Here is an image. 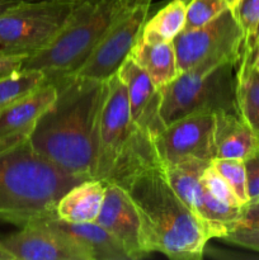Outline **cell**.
I'll list each match as a JSON object with an SVG mask.
<instances>
[{
  "instance_id": "obj_1",
  "label": "cell",
  "mask_w": 259,
  "mask_h": 260,
  "mask_svg": "<svg viewBox=\"0 0 259 260\" xmlns=\"http://www.w3.org/2000/svg\"><path fill=\"white\" fill-rule=\"evenodd\" d=\"M52 83L57 96L33 129L30 145L66 173L94 178L96 129L107 81L70 75Z\"/></svg>"
},
{
  "instance_id": "obj_2",
  "label": "cell",
  "mask_w": 259,
  "mask_h": 260,
  "mask_svg": "<svg viewBox=\"0 0 259 260\" xmlns=\"http://www.w3.org/2000/svg\"><path fill=\"white\" fill-rule=\"evenodd\" d=\"M136 205L151 253L174 260H198L211 236L178 197L159 161L139 164L117 180Z\"/></svg>"
},
{
  "instance_id": "obj_3",
  "label": "cell",
  "mask_w": 259,
  "mask_h": 260,
  "mask_svg": "<svg viewBox=\"0 0 259 260\" xmlns=\"http://www.w3.org/2000/svg\"><path fill=\"white\" fill-rule=\"evenodd\" d=\"M81 180L41 156L29 140L0 144V222L23 228L56 218L60 198Z\"/></svg>"
},
{
  "instance_id": "obj_4",
  "label": "cell",
  "mask_w": 259,
  "mask_h": 260,
  "mask_svg": "<svg viewBox=\"0 0 259 260\" xmlns=\"http://www.w3.org/2000/svg\"><path fill=\"white\" fill-rule=\"evenodd\" d=\"M159 161L154 141L134 124L127 89L118 74L107 80L96 129V165L94 178L116 183L139 164Z\"/></svg>"
},
{
  "instance_id": "obj_5",
  "label": "cell",
  "mask_w": 259,
  "mask_h": 260,
  "mask_svg": "<svg viewBox=\"0 0 259 260\" xmlns=\"http://www.w3.org/2000/svg\"><path fill=\"white\" fill-rule=\"evenodd\" d=\"M123 0H76L74 10L55 37L30 53L23 69L42 71L46 81L74 75L95 48Z\"/></svg>"
},
{
  "instance_id": "obj_6",
  "label": "cell",
  "mask_w": 259,
  "mask_h": 260,
  "mask_svg": "<svg viewBox=\"0 0 259 260\" xmlns=\"http://www.w3.org/2000/svg\"><path fill=\"white\" fill-rule=\"evenodd\" d=\"M236 66L229 62L210 71H183L174 80L159 88L165 126L197 112L239 113Z\"/></svg>"
},
{
  "instance_id": "obj_7",
  "label": "cell",
  "mask_w": 259,
  "mask_h": 260,
  "mask_svg": "<svg viewBox=\"0 0 259 260\" xmlns=\"http://www.w3.org/2000/svg\"><path fill=\"white\" fill-rule=\"evenodd\" d=\"M76 0H18L0 12V48L30 53L45 47L61 29Z\"/></svg>"
},
{
  "instance_id": "obj_8",
  "label": "cell",
  "mask_w": 259,
  "mask_h": 260,
  "mask_svg": "<svg viewBox=\"0 0 259 260\" xmlns=\"http://www.w3.org/2000/svg\"><path fill=\"white\" fill-rule=\"evenodd\" d=\"M179 74L188 70L210 71L223 63L238 65L244 46V35L228 8L202 27L184 29L173 40Z\"/></svg>"
},
{
  "instance_id": "obj_9",
  "label": "cell",
  "mask_w": 259,
  "mask_h": 260,
  "mask_svg": "<svg viewBox=\"0 0 259 260\" xmlns=\"http://www.w3.org/2000/svg\"><path fill=\"white\" fill-rule=\"evenodd\" d=\"M151 2L123 0L108 29L74 75L101 81H107L116 75L141 36Z\"/></svg>"
},
{
  "instance_id": "obj_10",
  "label": "cell",
  "mask_w": 259,
  "mask_h": 260,
  "mask_svg": "<svg viewBox=\"0 0 259 260\" xmlns=\"http://www.w3.org/2000/svg\"><path fill=\"white\" fill-rule=\"evenodd\" d=\"M216 114L197 112L167 124L154 140V147L163 167L185 160L211 162L216 157Z\"/></svg>"
},
{
  "instance_id": "obj_11",
  "label": "cell",
  "mask_w": 259,
  "mask_h": 260,
  "mask_svg": "<svg viewBox=\"0 0 259 260\" xmlns=\"http://www.w3.org/2000/svg\"><path fill=\"white\" fill-rule=\"evenodd\" d=\"M52 220L19 228L0 239V244L14 260H93L86 246Z\"/></svg>"
},
{
  "instance_id": "obj_12",
  "label": "cell",
  "mask_w": 259,
  "mask_h": 260,
  "mask_svg": "<svg viewBox=\"0 0 259 260\" xmlns=\"http://www.w3.org/2000/svg\"><path fill=\"white\" fill-rule=\"evenodd\" d=\"M95 222L121 243L131 260L150 254L139 210L127 190L117 183H106L103 205Z\"/></svg>"
},
{
  "instance_id": "obj_13",
  "label": "cell",
  "mask_w": 259,
  "mask_h": 260,
  "mask_svg": "<svg viewBox=\"0 0 259 260\" xmlns=\"http://www.w3.org/2000/svg\"><path fill=\"white\" fill-rule=\"evenodd\" d=\"M117 74L126 85L132 122L140 134L154 141L165 128L160 89L130 56Z\"/></svg>"
},
{
  "instance_id": "obj_14",
  "label": "cell",
  "mask_w": 259,
  "mask_h": 260,
  "mask_svg": "<svg viewBox=\"0 0 259 260\" xmlns=\"http://www.w3.org/2000/svg\"><path fill=\"white\" fill-rule=\"evenodd\" d=\"M57 96V86L45 81L40 88L0 113V144L13 145L29 140L42 114Z\"/></svg>"
},
{
  "instance_id": "obj_15",
  "label": "cell",
  "mask_w": 259,
  "mask_h": 260,
  "mask_svg": "<svg viewBox=\"0 0 259 260\" xmlns=\"http://www.w3.org/2000/svg\"><path fill=\"white\" fill-rule=\"evenodd\" d=\"M106 183L89 178L71 187L55 208L56 218L69 223L95 222L104 201Z\"/></svg>"
},
{
  "instance_id": "obj_16",
  "label": "cell",
  "mask_w": 259,
  "mask_h": 260,
  "mask_svg": "<svg viewBox=\"0 0 259 260\" xmlns=\"http://www.w3.org/2000/svg\"><path fill=\"white\" fill-rule=\"evenodd\" d=\"M216 157L245 160L259 146V139L239 113L216 114Z\"/></svg>"
},
{
  "instance_id": "obj_17",
  "label": "cell",
  "mask_w": 259,
  "mask_h": 260,
  "mask_svg": "<svg viewBox=\"0 0 259 260\" xmlns=\"http://www.w3.org/2000/svg\"><path fill=\"white\" fill-rule=\"evenodd\" d=\"M130 57L149 75L157 88L167 85L179 75L173 41L150 42L140 36Z\"/></svg>"
},
{
  "instance_id": "obj_18",
  "label": "cell",
  "mask_w": 259,
  "mask_h": 260,
  "mask_svg": "<svg viewBox=\"0 0 259 260\" xmlns=\"http://www.w3.org/2000/svg\"><path fill=\"white\" fill-rule=\"evenodd\" d=\"M52 221L86 246L93 260H131L121 243L98 222L69 223L57 218Z\"/></svg>"
},
{
  "instance_id": "obj_19",
  "label": "cell",
  "mask_w": 259,
  "mask_h": 260,
  "mask_svg": "<svg viewBox=\"0 0 259 260\" xmlns=\"http://www.w3.org/2000/svg\"><path fill=\"white\" fill-rule=\"evenodd\" d=\"M236 101L239 114L259 139V74L245 56L236 66Z\"/></svg>"
},
{
  "instance_id": "obj_20",
  "label": "cell",
  "mask_w": 259,
  "mask_h": 260,
  "mask_svg": "<svg viewBox=\"0 0 259 260\" xmlns=\"http://www.w3.org/2000/svg\"><path fill=\"white\" fill-rule=\"evenodd\" d=\"M187 4L182 0H170L156 14L147 18L141 38L150 42L173 41L185 27Z\"/></svg>"
},
{
  "instance_id": "obj_21",
  "label": "cell",
  "mask_w": 259,
  "mask_h": 260,
  "mask_svg": "<svg viewBox=\"0 0 259 260\" xmlns=\"http://www.w3.org/2000/svg\"><path fill=\"white\" fill-rule=\"evenodd\" d=\"M45 81L46 76L42 71L23 68L0 78V113L40 88Z\"/></svg>"
},
{
  "instance_id": "obj_22",
  "label": "cell",
  "mask_w": 259,
  "mask_h": 260,
  "mask_svg": "<svg viewBox=\"0 0 259 260\" xmlns=\"http://www.w3.org/2000/svg\"><path fill=\"white\" fill-rule=\"evenodd\" d=\"M215 169L222 175L226 182L233 188L234 193L243 206L249 203L248 185H246V170L244 160L239 159H222L215 157L211 161Z\"/></svg>"
},
{
  "instance_id": "obj_23",
  "label": "cell",
  "mask_w": 259,
  "mask_h": 260,
  "mask_svg": "<svg viewBox=\"0 0 259 260\" xmlns=\"http://www.w3.org/2000/svg\"><path fill=\"white\" fill-rule=\"evenodd\" d=\"M228 8L225 0H189L187 3L184 29H193L207 24Z\"/></svg>"
},
{
  "instance_id": "obj_24",
  "label": "cell",
  "mask_w": 259,
  "mask_h": 260,
  "mask_svg": "<svg viewBox=\"0 0 259 260\" xmlns=\"http://www.w3.org/2000/svg\"><path fill=\"white\" fill-rule=\"evenodd\" d=\"M201 180H202L206 189L216 200L221 201V202L226 203V205L234 206V207H243V205L238 200L230 184L226 182L225 178L215 169V167L211 162L206 165V168L203 169L202 174H201Z\"/></svg>"
},
{
  "instance_id": "obj_25",
  "label": "cell",
  "mask_w": 259,
  "mask_h": 260,
  "mask_svg": "<svg viewBox=\"0 0 259 260\" xmlns=\"http://www.w3.org/2000/svg\"><path fill=\"white\" fill-rule=\"evenodd\" d=\"M244 35V47L250 43L259 22V0H238L235 7L230 8Z\"/></svg>"
},
{
  "instance_id": "obj_26",
  "label": "cell",
  "mask_w": 259,
  "mask_h": 260,
  "mask_svg": "<svg viewBox=\"0 0 259 260\" xmlns=\"http://www.w3.org/2000/svg\"><path fill=\"white\" fill-rule=\"evenodd\" d=\"M221 240L259 253V229H234Z\"/></svg>"
},
{
  "instance_id": "obj_27",
  "label": "cell",
  "mask_w": 259,
  "mask_h": 260,
  "mask_svg": "<svg viewBox=\"0 0 259 260\" xmlns=\"http://www.w3.org/2000/svg\"><path fill=\"white\" fill-rule=\"evenodd\" d=\"M246 170L249 203L259 201V146L250 156L244 160Z\"/></svg>"
},
{
  "instance_id": "obj_28",
  "label": "cell",
  "mask_w": 259,
  "mask_h": 260,
  "mask_svg": "<svg viewBox=\"0 0 259 260\" xmlns=\"http://www.w3.org/2000/svg\"><path fill=\"white\" fill-rule=\"evenodd\" d=\"M28 55L24 53H13L0 48V78L20 70L27 60Z\"/></svg>"
},
{
  "instance_id": "obj_29",
  "label": "cell",
  "mask_w": 259,
  "mask_h": 260,
  "mask_svg": "<svg viewBox=\"0 0 259 260\" xmlns=\"http://www.w3.org/2000/svg\"><path fill=\"white\" fill-rule=\"evenodd\" d=\"M234 229H259V201L243 206L240 218Z\"/></svg>"
},
{
  "instance_id": "obj_30",
  "label": "cell",
  "mask_w": 259,
  "mask_h": 260,
  "mask_svg": "<svg viewBox=\"0 0 259 260\" xmlns=\"http://www.w3.org/2000/svg\"><path fill=\"white\" fill-rule=\"evenodd\" d=\"M241 56H245L249 60V62H250L251 69L259 74V45L254 46V47L249 51H243Z\"/></svg>"
},
{
  "instance_id": "obj_31",
  "label": "cell",
  "mask_w": 259,
  "mask_h": 260,
  "mask_svg": "<svg viewBox=\"0 0 259 260\" xmlns=\"http://www.w3.org/2000/svg\"><path fill=\"white\" fill-rule=\"evenodd\" d=\"M258 45H259V22H258V24H256L255 32H254L253 38H251L250 43H249V45L246 46V47H244L243 51H249V50H251V48H253L254 46H258Z\"/></svg>"
},
{
  "instance_id": "obj_32",
  "label": "cell",
  "mask_w": 259,
  "mask_h": 260,
  "mask_svg": "<svg viewBox=\"0 0 259 260\" xmlns=\"http://www.w3.org/2000/svg\"><path fill=\"white\" fill-rule=\"evenodd\" d=\"M0 260H14L12 254H10L2 244H0Z\"/></svg>"
},
{
  "instance_id": "obj_33",
  "label": "cell",
  "mask_w": 259,
  "mask_h": 260,
  "mask_svg": "<svg viewBox=\"0 0 259 260\" xmlns=\"http://www.w3.org/2000/svg\"><path fill=\"white\" fill-rule=\"evenodd\" d=\"M15 2H18V0H0V12L7 7H9V5L14 4Z\"/></svg>"
},
{
  "instance_id": "obj_34",
  "label": "cell",
  "mask_w": 259,
  "mask_h": 260,
  "mask_svg": "<svg viewBox=\"0 0 259 260\" xmlns=\"http://www.w3.org/2000/svg\"><path fill=\"white\" fill-rule=\"evenodd\" d=\"M226 4L229 5V8H234L235 7V4L238 3V0H225Z\"/></svg>"
},
{
  "instance_id": "obj_35",
  "label": "cell",
  "mask_w": 259,
  "mask_h": 260,
  "mask_svg": "<svg viewBox=\"0 0 259 260\" xmlns=\"http://www.w3.org/2000/svg\"><path fill=\"white\" fill-rule=\"evenodd\" d=\"M80 2H99V0H80Z\"/></svg>"
},
{
  "instance_id": "obj_36",
  "label": "cell",
  "mask_w": 259,
  "mask_h": 260,
  "mask_svg": "<svg viewBox=\"0 0 259 260\" xmlns=\"http://www.w3.org/2000/svg\"><path fill=\"white\" fill-rule=\"evenodd\" d=\"M182 2H184V3H185V4H187V3H188V2H189V0H182Z\"/></svg>"
}]
</instances>
